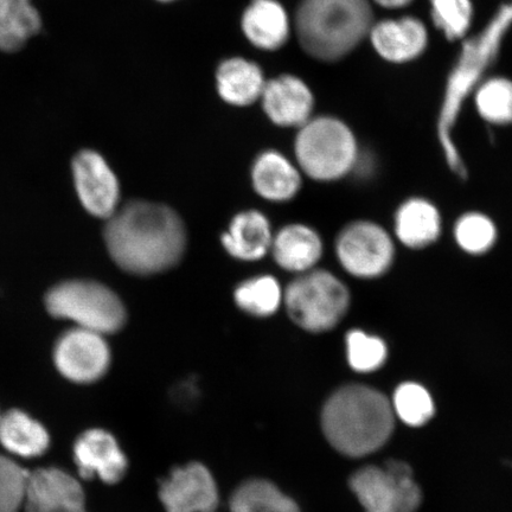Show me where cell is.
Returning <instances> with one entry per match:
<instances>
[{"mask_svg":"<svg viewBox=\"0 0 512 512\" xmlns=\"http://www.w3.org/2000/svg\"><path fill=\"white\" fill-rule=\"evenodd\" d=\"M108 254L121 270L153 275L171 270L187 249V229L176 211L164 204L133 201L106 220Z\"/></svg>","mask_w":512,"mask_h":512,"instance_id":"obj_1","label":"cell"},{"mask_svg":"<svg viewBox=\"0 0 512 512\" xmlns=\"http://www.w3.org/2000/svg\"><path fill=\"white\" fill-rule=\"evenodd\" d=\"M512 25V5L501 6L486 27L463 44L462 53L446 83L443 105L438 119V137L447 165L454 174L467 178V169L452 138L453 128L464 102L482 80L499 51Z\"/></svg>","mask_w":512,"mask_h":512,"instance_id":"obj_2","label":"cell"},{"mask_svg":"<svg viewBox=\"0 0 512 512\" xmlns=\"http://www.w3.org/2000/svg\"><path fill=\"white\" fill-rule=\"evenodd\" d=\"M323 431L329 443L348 457H364L387 443L394 430L390 402L373 388L352 384L325 403Z\"/></svg>","mask_w":512,"mask_h":512,"instance_id":"obj_3","label":"cell"},{"mask_svg":"<svg viewBox=\"0 0 512 512\" xmlns=\"http://www.w3.org/2000/svg\"><path fill=\"white\" fill-rule=\"evenodd\" d=\"M374 25L368 0H303L296 16V32L307 55L336 62L349 55Z\"/></svg>","mask_w":512,"mask_h":512,"instance_id":"obj_4","label":"cell"},{"mask_svg":"<svg viewBox=\"0 0 512 512\" xmlns=\"http://www.w3.org/2000/svg\"><path fill=\"white\" fill-rule=\"evenodd\" d=\"M44 303L50 316L104 336L117 334L127 322L123 300L95 280L62 281L50 288Z\"/></svg>","mask_w":512,"mask_h":512,"instance_id":"obj_5","label":"cell"},{"mask_svg":"<svg viewBox=\"0 0 512 512\" xmlns=\"http://www.w3.org/2000/svg\"><path fill=\"white\" fill-rule=\"evenodd\" d=\"M294 151L299 170L318 182L347 176L360 158L350 127L331 117L311 118L299 127Z\"/></svg>","mask_w":512,"mask_h":512,"instance_id":"obj_6","label":"cell"},{"mask_svg":"<svg viewBox=\"0 0 512 512\" xmlns=\"http://www.w3.org/2000/svg\"><path fill=\"white\" fill-rule=\"evenodd\" d=\"M284 305L292 322L311 334L330 331L347 315L350 292L341 279L325 270H311L284 290Z\"/></svg>","mask_w":512,"mask_h":512,"instance_id":"obj_7","label":"cell"},{"mask_svg":"<svg viewBox=\"0 0 512 512\" xmlns=\"http://www.w3.org/2000/svg\"><path fill=\"white\" fill-rule=\"evenodd\" d=\"M350 488L366 512H416L421 504L412 469L399 460L364 467L351 477Z\"/></svg>","mask_w":512,"mask_h":512,"instance_id":"obj_8","label":"cell"},{"mask_svg":"<svg viewBox=\"0 0 512 512\" xmlns=\"http://www.w3.org/2000/svg\"><path fill=\"white\" fill-rule=\"evenodd\" d=\"M336 255L339 264L352 277L375 279L392 267L395 246L380 224L356 221L344 227L337 236Z\"/></svg>","mask_w":512,"mask_h":512,"instance_id":"obj_9","label":"cell"},{"mask_svg":"<svg viewBox=\"0 0 512 512\" xmlns=\"http://www.w3.org/2000/svg\"><path fill=\"white\" fill-rule=\"evenodd\" d=\"M53 361L64 379L89 384L105 376L111 366L112 352L106 336L73 326L57 338Z\"/></svg>","mask_w":512,"mask_h":512,"instance_id":"obj_10","label":"cell"},{"mask_svg":"<svg viewBox=\"0 0 512 512\" xmlns=\"http://www.w3.org/2000/svg\"><path fill=\"white\" fill-rule=\"evenodd\" d=\"M73 182L83 209L98 219L108 220L119 209L120 183L99 152L83 150L72 164Z\"/></svg>","mask_w":512,"mask_h":512,"instance_id":"obj_11","label":"cell"},{"mask_svg":"<svg viewBox=\"0 0 512 512\" xmlns=\"http://www.w3.org/2000/svg\"><path fill=\"white\" fill-rule=\"evenodd\" d=\"M159 498L166 512H214L219 489L206 466L191 463L177 467L163 480Z\"/></svg>","mask_w":512,"mask_h":512,"instance_id":"obj_12","label":"cell"},{"mask_svg":"<svg viewBox=\"0 0 512 512\" xmlns=\"http://www.w3.org/2000/svg\"><path fill=\"white\" fill-rule=\"evenodd\" d=\"M23 509L25 512H88L79 480L57 467L29 472Z\"/></svg>","mask_w":512,"mask_h":512,"instance_id":"obj_13","label":"cell"},{"mask_svg":"<svg viewBox=\"0 0 512 512\" xmlns=\"http://www.w3.org/2000/svg\"><path fill=\"white\" fill-rule=\"evenodd\" d=\"M74 460L82 478L96 477L106 484L120 482L128 466L117 439L101 428L88 430L76 439Z\"/></svg>","mask_w":512,"mask_h":512,"instance_id":"obj_14","label":"cell"},{"mask_svg":"<svg viewBox=\"0 0 512 512\" xmlns=\"http://www.w3.org/2000/svg\"><path fill=\"white\" fill-rule=\"evenodd\" d=\"M260 99L267 117L281 127H302L312 118L315 107L309 86L293 75L267 81Z\"/></svg>","mask_w":512,"mask_h":512,"instance_id":"obj_15","label":"cell"},{"mask_svg":"<svg viewBox=\"0 0 512 512\" xmlns=\"http://www.w3.org/2000/svg\"><path fill=\"white\" fill-rule=\"evenodd\" d=\"M371 43L382 59L405 63L416 59L426 50L428 34L418 18L388 19L373 25Z\"/></svg>","mask_w":512,"mask_h":512,"instance_id":"obj_16","label":"cell"},{"mask_svg":"<svg viewBox=\"0 0 512 512\" xmlns=\"http://www.w3.org/2000/svg\"><path fill=\"white\" fill-rule=\"evenodd\" d=\"M323 252L320 235L300 223L288 224L274 234L270 251L280 268L297 274L315 270Z\"/></svg>","mask_w":512,"mask_h":512,"instance_id":"obj_17","label":"cell"},{"mask_svg":"<svg viewBox=\"0 0 512 512\" xmlns=\"http://www.w3.org/2000/svg\"><path fill=\"white\" fill-rule=\"evenodd\" d=\"M273 232L270 220L258 210L236 214L221 235L224 251L240 261H258L271 251Z\"/></svg>","mask_w":512,"mask_h":512,"instance_id":"obj_18","label":"cell"},{"mask_svg":"<svg viewBox=\"0 0 512 512\" xmlns=\"http://www.w3.org/2000/svg\"><path fill=\"white\" fill-rule=\"evenodd\" d=\"M252 184L259 196L271 202H287L302 188L300 170L280 152L260 153L252 166Z\"/></svg>","mask_w":512,"mask_h":512,"instance_id":"obj_19","label":"cell"},{"mask_svg":"<svg viewBox=\"0 0 512 512\" xmlns=\"http://www.w3.org/2000/svg\"><path fill=\"white\" fill-rule=\"evenodd\" d=\"M243 34L254 47L274 51L285 46L290 37V18L277 0H253L243 12Z\"/></svg>","mask_w":512,"mask_h":512,"instance_id":"obj_20","label":"cell"},{"mask_svg":"<svg viewBox=\"0 0 512 512\" xmlns=\"http://www.w3.org/2000/svg\"><path fill=\"white\" fill-rule=\"evenodd\" d=\"M396 238L408 248L421 249L433 245L441 233L439 210L425 198H411L396 211Z\"/></svg>","mask_w":512,"mask_h":512,"instance_id":"obj_21","label":"cell"},{"mask_svg":"<svg viewBox=\"0 0 512 512\" xmlns=\"http://www.w3.org/2000/svg\"><path fill=\"white\" fill-rule=\"evenodd\" d=\"M0 444L12 456L31 459L48 451L50 435L40 421L21 409L0 416Z\"/></svg>","mask_w":512,"mask_h":512,"instance_id":"obj_22","label":"cell"},{"mask_svg":"<svg viewBox=\"0 0 512 512\" xmlns=\"http://www.w3.org/2000/svg\"><path fill=\"white\" fill-rule=\"evenodd\" d=\"M217 91L229 105L246 107L261 98L264 74L258 64L234 57L220 64L216 73Z\"/></svg>","mask_w":512,"mask_h":512,"instance_id":"obj_23","label":"cell"},{"mask_svg":"<svg viewBox=\"0 0 512 512\" xmlns=\"http://www.w3.org/2000/svg\"><path fill=\"white\" fill-rule=\"evenodd\" d=\"M40 29V14L30 0H0V50L22 49Z\"/></svg>","mask_w":512,"mask_h":512,"instance_id":"obj_24","label":"cell"},{"mask_svg":"<svg viewBox=\"0 0 512 512\" xmlns=\"http://www.w3.org/2000/svg\"><path fill=\"white\" fill-rule=\"evenodd\" d=\"M234 302L239 309L255 318L273 316L284 304V290L277 278L258 275L235 287Z\"/></svg>","mask_w":512,"mask_h":512,"instance_id":"obj_25","label":"cell"},{"mask_svg":"<svg viewBox=\"0 0 512 512\" xmlns=\"http://www.w3.org/2000/svg\"><path fill=\"white\" fill-rule=\"evenodd\" d=\"M232 512H300L296 502L265 479L243 483L230 498Z\"/></svg>","mask_w":512,"mask_h":512,"instance_id":"obj_26","label":"cell"},{"mask_svg":"<svg viewBox=\"0 0 512 512\" xmlns=\"http://www.w3.org/2000/svg\"><path fill=\"white\" fill-rule=\"evenodd\" d=\"M477 110L484 120L494 125L512 124V81L495 78L477 88Z\"/></svg>","mask_w":512,"mask_h":512,"instance_id":"obj_27","label":"cell"},{"mask_svg":"<svg viewBox=\"0 0 512 512\" xmlns=\"http://www.w3.org/2000/svg\"><path fill=\"white\" fill-rule=\"evenodd\" d=\"M454 238L464 252L482 255L495 246L497 228L489 216L473 211L459 217L454 226Z\"/></svg>","mask_w":512,"mask_h":512,"instance_id":"obj_28","label":"cell"},{"mask_svg":"<svg viewBox=\"0 0 512 512\" xmlns=\"http://www.w3.org/2000/svg\"><path fill=\"white\" fill-rule=\"evenodd\" d=\"M349 366L358 373H371L387 361L388 347L383 339L366 331L350 330L345 338Z\"/></svg>","mask_w":512,"mask_h":512,"instance_id":"obj_29","label":"cell"},{"mask_svg":"<svg viewBox=\"0 0 512 512\" xmlns=\"http://www.w3.org/2000/svg\"><path fill=\"white\" fill-rule=\"evenodd\" d=\"M393 408L405 424L414 427L425 425L434 415L430 393L414 382L403 383L396 389Z\"/></svg>","mask_w":512,"mask_h":512,"instance_id":"obj_30","label":"cell"},{"mask_svg":"<svg viewBox=\"0 0 512 512\" xmlns=\"http://www.w3.org/2000/svg\"><path fill=\"white\" fill-rule=\"evenodd\" d=\"M431 9L434 24L448 40L466 36L473 17L470 0H431Z\"/></svg>","mask_w":512,"mask_h":512,"instance_id":"obj_31","label":"cell"},{"mask_svg":"<svg viewBox=\"0 0 512 512\" xmlns=\"http://www.w3.org/2000/svg\"><path fill=\"white\" fill-rule=\"evenodd\" d=\"M29 472L14 459L0 456V512H18L23 509Z\"/></svg>","mask_w":512,"mask_h":512,"instance_id":"obj_32","label":"cell"},{"mask_svg":"<svg viewBox=\"0 0 512 512\" xmlns=\"http://www.w3.org/2000/svg\"><path fill=\"white\" fill-rule=\"evenodd\" d=\"M375 2L383 6V8L399 9L407 6L412 0H375Z\"/></svg>","mask_w":512,"mask_h":512,"instance_id":"obj_33","label":"cell"},{"mask_svg":"<svg viewBox=\"0 0 512 512\" xmlns=\"http://www.w3.org/2000/svg\"><path fill=\"white\" fill-rule=\"evenodd\" d=\"M158 2H172V0H158Z\"/></svg>","mask_w":512,"mask_h":512,"instance_id":"obj_34","label":"cell"},{"mask_svg":"<svg viewBox=\"0 0 512 512\" xmlns=\"http://www.w3.org/2000/svg\"><path fill=\"white\" fill-rule=\"evenodd\" d=\"M0 416H2V414H0Z\"/></svg>","mask_w":512,"mask_h":512,"instance_id":"obj_35","label":"cell"},{"mask_svg":"<svg viewBox=\"0 0 512 512\" xmlns=\"http://www.w3.org/2000/svg\"><path fill=\"white\" fill-rule=\"evenodd\" d=\"M511 5H512V3H511Z\"/></svg>","mask_w":512,"mask_h":512,"instance_id":"obj_36","label":"cell"}]
</instances>
